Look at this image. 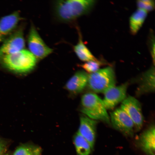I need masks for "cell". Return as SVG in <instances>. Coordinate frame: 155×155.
Returning a JSON list of instances; mask_svg holds the SVG:
<instances>
[{
    "label": "cell",
    "instance_id": "18",
    "mask_svg": "<svg viewBox=\"0 0 155 155\" xmlns=\"http://www.w3.org/2000/svg\"><path fill=\"white\" fill-rule=\"evenodd\" d=\"M41 150L38 146L23 144L17 148L13 155H41Z\"/></svg>",
    "mask_w": 155,
    "mask_h": 155
},
{
    "label": "cell",
    "instance_id": "15",
    "mask_svg": "<svg viewBox=\"0 0 155 155\" xmlns=\"http://www.w3.org/2000/svg\"><path fill=\"white\" fill-rule=\"evenodd\" d=\"M148 12L138 9L130 16L129 20L130 30L131 34H137L142 26L147 16Z\"/></svg>",
    "mask_w": 155,
    "mask_h": 155
},
{
    "label": "cell",
    "instance_id": "6",
    "mask_svg": "<svg viewBox=\"0 0 155 155\" xmlns=\"http://www.w3.org/2000/svg\"><path fill=\"white\" fill-rule=\"evenodd\" d=\"M110 118L111 123L115 129L125 136H133L135 128L134 123L127 114L121 108L111 112Z\"/></svg>",
    "mask_w": 155,
    "mask_h": 155
},
{
    "label": "cell",
    "instance_id": "11",
    "mask_svg": "<svg viewBox=\"0 0 155 155\" xmlns=\"http://www.w3.org/2000/svg\"><path fill=\"white\" fill-rule=\"evenodd\" d=\"M155 128L152 125L140 135L137 143L140 148L147 155H155Z\"/></svg>",
    "mask_w": 155,
    "mask_h": 155
},
{
    "label": "cell",
    "instance_id": "10",
    "mask_svg": "<svg viewBox=\"0 0 155 155\" xmlns=\"http://www.w3.org/2000/svg\"><path fill=\"white\" fill-rule=\"evenodd\" d=\"M97 122L84 115L80 118V124L78 132L88 142L92 150L95 141Z\"/></svg>",
    "mask_w": 155,
    "mask_h": 155
},
{
    "label": "cell",
    "instance_id": "22",
    "mask_svg": "<svg viewBox=\"0 0 155 155\" xmlns=\"http://www.w3.org/2000/svg\"><path fill=\"white\" fill-rule=\"evenodd\" d=\"M7 149L6 143L3 140L0 139V155H2L4 154Z\"/></svg>",
    "mask_w": 155,
    "mask_h": 155
},
{
    "label": "cell",
    "instance_id": "8",
    "mask_svg": "<svg viewBox=\"0 0 155 155\" xmlns=\"http://www.w3.org/2000/svg\"><path fill=\"white\" fill-rule=\"evenodd\" d=\"M121 108L132 121L134 128L137 131L140 130L143 123V117L141 104L133 96H129L122 102Z\"/></svg>",
    "mask_w": 155,
    "mask_h": 155
},
{
    "label": "cell",
    "instance_id": "2",
    "mask_svg": "<svg viewBox=\"0 0 155 155\" xmlns=\"http://www.w3.org/2000/svg\"><path fill=\"white\" fill-rule=\"evenodd\" d=\"M37 60L29 50L24 49L3 57L0 59V63L11 71L24 74L34 68Z\"/></svg>",
    "mask_w": 155,
    "mask_h": 155
},
{
    "label": "cell",
    "instance_id": "20",
    "mask_svg": "<svg viewBox=\"0 0 155 155\" xmlns=\"http://www.w3.org/2000/svg\"><path fill=\"white\" fill-rule=\"evenodd\" d=\"M138 9H143L148 12L152 11L154 8V1L152 0H140L137 1Z\"/></svg>",
    "mask_w": 155,
    "mask_h": 155
},
{
    "label": "cell",
    "instance_id": "9",
    "mask_svg": "<svg viewBox=\"0 0 155 155\" xmlns=\"http://www.w3.org/2000/svg\"><path fill=\"white\" fill-rule=\"evenodd\" d=\"M128 85V83L126 82L118 86H115L104 93L102 100L106 110L113 108L126 98Z\"/></svg>",
    "mask_w": 155,
    "mask_h": 155
},
{
    "label": "cell",
    "instance_id": "4",
    "mask_svg": "<svg viewBox=\"0 0 155 155\" xmlns=\"http://www.w3.org/2000/svg\"><path fill=\"white\" fill-rule=\"evenodd\" d=\"M115 71L111 66L99 69L88 75V83L90 89L97 93H104L115 86Z\"/></svg>",
    "mask_w": 155,
    "mask_h": 155
},
{
    "label": "cell",
    "instance_id": "21",
    "mask_svg": "<svg viewBox=\"0 0 155 155\" xmlns=\"http://www.w3.org/2000/svg\"><path fill=\"white\" fill-rule=\"evenodd\" d=\"M150 50L154 65L155 64V42L152 36L150 39Z\"/></svg>",
    "mask_w": 155,
    "mask_h": 155
},
{
    "label": "cell",
    "instance_id": "16",
    "mask_svg": "<svg viewBox=\"0 0 155 155\" xmlns=\"http://www.w3.org/2000/svg\"><path fill=\"white\" fill-rule=\"evenodd\" d=\"M78 30V41L73 48L76 55L80 60L84 61H98L84 43L80 32Z\"/></svg>",
    "mask_w": 155,
    "mask_h": 155
},
{
    "label": "cell",
    "instance_id": "13",
    "mask_svg": "<svg viewBox=\"0 0 155 155\" xmlns=\"http://www.w3.org/2000/svg\"><path fill=\"white\" fill-rule=\"evenodd\" d=\"M155 78V68L154 66H152L142 74L140 77L136 94L140 96L154 92Z\"/></svg>",
    "mask_w": 155,
    "mask_h": 155
},
{
    "label": "cell",
    "instance_id": "19",
    "mask_svg": "<svg viewBox=\"0 0 155 155\" xmlns=\"http://www.w3.org/2000/svg\"><path fill=\"white\" fill-rule=\"evenodd\" d=\"M102 63L98 60L90 61L81 64L80 66L86 71L90 73H94L99 69Z\"/></svg>",
    "mask_w": 155,
    "mask_h": 155
},
{
    "label": "cell",
    "instance_id": "14",
    "mask_svg": "<svg viewBox=\"0 0 155 155\" xmlns=\"http://www.w3.org/2000/svg\"><path fill=\"white\" fill-rule=\"evenodd\" d=\"M88 75L83 71L77 72L66 83V89L75 94L80 92L87 84Z\"/></svg>",
    "mask_w": 155,
    "mask_h": 155
},
{
    "label": "cell",
    "instance_id": "23",
    "mask_svg": "<svg viewBox=\"0 0 155 155\" xmlns=\"http://www.w3.org/2000/svg\"><path fill=\"white\" fill-rule=\"evenodd\" d=\"M4 155H9L8 154H4Z\"/></svg>",
    "mask_w": 155,
    "mask_h": 155
},
{
    "label": "cell",
    "instance_id": "3",
    "mask_svg": "<svg viewBox=\"0 0 155 155\" xmlns=\"http://www.w3.org/2000/svg\"><path fill=\"white\" fill-rule=\"evenodd\" d=\"M81 112L88 117L111 124L110 116L102 100L95 94L88 93L83 95L81 99Z\"/></svg>",
    "mask_w": 155,
    "mask_h": 155
},
{
    "label": "cell",
    "instance_id": "5",
    "mask_svg": "<svg viewBox=\"0 0 155 155\" xmlns=\"http://www.w3.org/2000/svg\"><path fill=\"white\" fill-rule=\"evenodd\" d=\"M28 44L29 51L37 60L44 59L53 51L45 43L32 24L29 33Z\"/></svg>",
    "mask_w": 155,
    "mask_h": 155
},
{
    "label": "cell",
    "instance_id": "12",
    "mask_svg": "<svg viewBox=\"0 0 155 155\" xmlns=\"http://www.w3.org/2000/svg\"><path fill=\"white\" fill-rule=\"evenodd\" d=\"M20 19L19 12L16 11L0 19V43L3 42L15 30Z\"/></svg>",
    "mask_w": 155,
    "mask_h": 155
},
{
    "label": "cell",
    "instance_id": "1",
    "mask_svg": "<svg viewBox=\"0 0 155 155\" xmlns=\"http://www.w3.org/2000/svg\"><path fill=\"white\" fill-rule=\"evenodd\" d=\"M94 0H58L54 3V13L59 21L65 23L72 22L88 13L96 2Z\"/></svg>",
    "mask_w": 155,
    "mask_h": 155
},
{
    "label": "cell",
    "instance_id": "17",
    "mask_svg": "<svg viewBox=\"0 0 155 155\" xmlns=\"http://www.w3.org/2000/svg\"><path fill=\"white\" fill-rule=\"evenodd\" d=\"M73 142L77 155H89L92 149L88 142L77 132L74 136Z\"/></svg>",
    "mask_w": 155,
    "mask_h": 155
},
{
    "label": "cell",
    "instance_id": "7",
    "mask_svg": "<svg viewBox=\"0 0 155 155\" xmlns=\"http://www.w3.org/2000/svg\"><path fill=\"white\" fill-rule=\"evenodd\" d=\"M25 46L23 29L14 30L3 42L0 47V59L3 57L24 49Z\"/></svg>",
    "mask_w": 155,
    "mask_h": 155
}]
</instances>
